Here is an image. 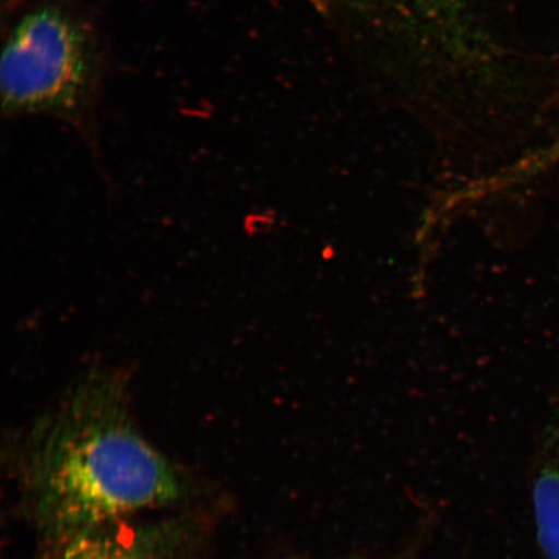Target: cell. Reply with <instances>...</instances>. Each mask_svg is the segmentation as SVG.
I'll return each mask as SVG.
<instances>
[{
  "label": "cell",
  "mask_w": 559,
  "mask_h": 559,
  "mask_svg": "<svg viewBox=\"0 0 559 559\" xmlns=\"http://www.w3.org/2000/svg\"><path fill=\"white\" fill-rule=\"evenodd\" d=\"M454 0H362L394 16H428L452 4Z\"/></svg>",
  "instance_id": "5b68a950"
},
{
  "label": "cell",
  "mask_w": 559,
  "mask_h": 559,
  "mask_svg": "<svg viewBox=\"0 0 559 559\" xmlns=\"http://www.w3.org/2000/svg\"><path fill=\"white\" fill-rule=\"evenodd\" d=\"M129 404L126 373L95 367L35 425L25 498L51 544L183 498V477L138 430Z\"/></svg>",
  "instance_id": "6da1fadb"
},
{
  "label": "cell",
  "mask_w": 559,
  "mask_h": 559,
  "mask_svg": "<svg viewBox=\"0 0 559 559\" xmlns=\"http://www.w3.org/2000/svg\"><path fill=\"white\" fill-rule=\"evenodd\" d=\"M191 528L178 521H118L52 543L45 559H188Z\"/></svg>",
  "instance_id": "3957f363"
},
{
  "label": "cell",
  "mask_w": 559,
  "mask_h": 559,
  "mask_svg": "<svg viewBox=\"0 0 559 559\" xmlns=\"http://www.w3.org/2000/svg\"><path fill=\"white\" fill-rule=\"evenodd\" d=\"M94 24L64 0H46L13 21L3 47L4 115L51 116L83 126L102 85Z\"/></svg>",
  "instance_id": "7a4b0ae2"
},
{
  "label": "cell",
  "mask_w": 559,
  "mask_h": 559,
  "mask_svg": "<svg viewBox=\"0 0 559 559\" xmlns=\"http://www.w3.org/2000/svg\"><path fill=\"white\" fill-rule=\"evenodd\" d=\"M536 540L544 559H559V414L542 439L531 480Z\"/></svg>",
  "instance_id": "277c9868"
}]
</instances>
